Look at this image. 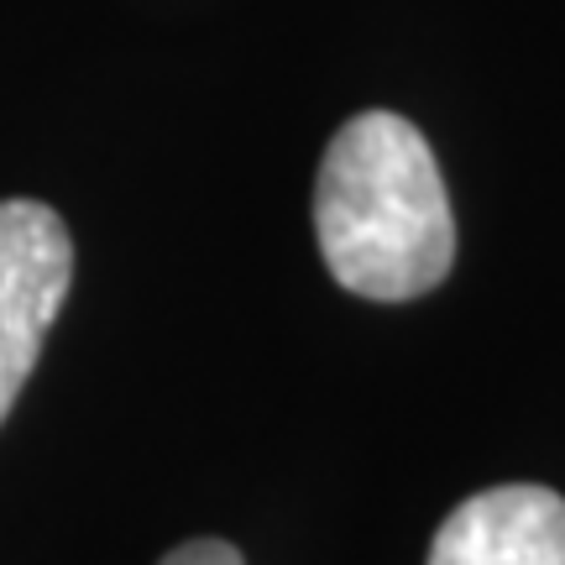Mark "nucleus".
I'll return each instance as SVG.
<instances>
[{
  "instance_id": "nucleus-2",
  "label": "nucleus",
  "mask_w": 565,
  "mask_h": 565,
  "mask_svg": "<svg viewBox=\"0 0 565 565\" xmlns=\"http://www.w3.org/2000/svg\"><path fill=\"white\" fill-rule=\"evenodd\" d=\"M74 278L68 225L38 200H0V424L38 366Z\"/></svg>"
},
{
  "instance_id": "nucleus-3",
  "label": "nucleus",
  "mask_w": 565,
  "mask_h": 565,
  "mask_svg": "<svg viewBox=\"0 0 565 565\" xmlns=\"http://www.w3.org/2000/svg\"><path fill=\"white\" fill-rule=\"evenodd\" d=\"M429 565H565V498L550 487H487L435 529Z\"/></svg>"
},
{
  "instance_id": "nucleus-4",
  "label": "nucleus",
  "mask_w": 565,
  "mask_h": 565,
  "mask_svg": "<svg viewBox=\"0 0 565 565\" xmlns=\"http://www.w3.org/2000/svg\"><path fill=\"white\" fill-rule=\"evenodd\" d=\"M158 565H242V550L225 540H189V545L168 550Z\"/></svg>"
},
{
  "instance_id": "nucleus-1",
  "label": "nucleus",
  "mask_w": 565,
  "mask_h": 565,
  "mask_svg": "<svg viewBox=\"0 0 565 565\" xmlns=\"http://www.w3.org/2000/svg\"><path fill=\"white\" fill-rule=\"evenodd\" d=\"M315 236L345 294L404 303L445 282L456 215L419 126L362 110L330 137L315 179Z\"/></svg>"
}]
</instances>
